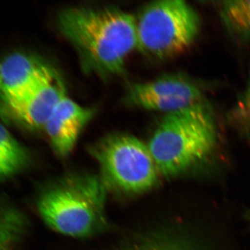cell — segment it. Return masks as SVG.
I'll return each mask as SVG.
<instances>
[{
    "instance_id": "1",
    "label": "cell",
    "mask_w": 250,
    "mask_h": 250,
    "mask_svg": "<svg viewBox=\"0 0 250 250\" xmlns=\"http://www.w3.org/2000/svg\"><path fill=\"white\" fill-rule=\"evenodd\" d=\"M57 24L83 68L100 76L123 72L128 57L137 50L136 18L116 8H66L59 12Z\"/></svg>"
},
{
    "instance_id": "2",
    "label": "cell",
    "mask_w": 250,
    "mask_h": 250,
    "mask_svg": "<svg viewBox=\"0 0 250 250\" xmlns=\"http://www.w3.org/2000/svg\"><path fill=\"white\" fill-rule=\"evenodd\" d=\"M217 141L214 116L201 103L167 113L147 146L159 174L171 178L208 160Z\"/></svg>"
},
{
    "instance_id": "3",
    "label": "cell",
    "mask_w": 250,
    "mask_h": 250,
    "mask_svg": "<svg viewBox=\"0 0 250 250\" xmlns=\"http://www.w3.org/2000/svg\"><path fill=\"white\" fill-rule=\"evenodd\" d=\"M106 186L101 177L70 174L46 188L38 208L45 223L57 232L83 238L106 228Z\"/></svg>"
},
{
    "instance_id": "4",
    "label": "cell",
    "mask_w": 250,
    "mask_h": 250,
    "mask_svg": "<svg viewBox=\"0 0 250 250\" xmlns=\"http://www.w3.org/2000/svg\"><path fill=\"white\" fill-rule=\"evenodd\" d=\"M200 24L197 11L186 1H154L136 18L137 50L157 60L178 56L197 39Z\"/></svg>"
},
{
    "instance_id": "5",
    "label": "cell",
    "mask_w": 250,
    "mask_h": 250,
    "mask_svg": "<svg viewBox=\"0 0 250 250\" xmlns=\"http://www.w3.org/2000/svg\"><path fill=\"white\" fill-rule=\"evenodd\" d=\"M90 152L100 165L106 187L126 194H140L155 187L158 170L147 145L125 134L108 135Z\"/></svg>"
},
{
    "instance_id": "6",
    "label": "cell",
    "mask_w": 250,
    "mask_h": 250,
    "mask_svg": "<svg viewBox=\"0 0 250 250\" xmlns=\"http://www.w3.org/2000/svg\"><path fill=\"white\" fill-rule=\"evenodd\" d=\"M202 98L196 83L182 75H171L131 85L126 100L132 106L169 113L203 103Z\"/></svg>"
},
{
    "instance_id": "7",
    "label": "cell",
    "mask_w": 250,
    "mask_h": 250,
    "mask_svg": "<svg viewBox=\"0 0 250 250\" xmlns=\"http://www.w3.org/2000/svg\"><path fill=\"white\" fill-rule=\"evenodd\" d=\"M55 71L39 59L24 52H14L0 61L1 105L14 104L27 98Z\"/></svg>"
},
{
    "instance_id": "8",
    "label": "cell",
    "mask_w": 250,
    "mask_h": 250,
    "mask_svg": "<svg viewBox=\"0 0 250 250\" xmlns=\"http://www.w3.org/2000/svg\"><path fill=\"white\" fill-rule=\"evenodd\" d=\"M67 95L62 77L54 71L43 84L14 104L2 105L6 116L29 129H44L52 112Z\"/></svg>"
},
{
    "instance_id": "9",
    "label": "cell",
    "mask_w": 250,
    "mask_h": 250,
    "mask_svg": "<svg viewBox=\"0 0 250 250\" xmlns=\"http://www.w3.org/2000/svg\"><path fill=\"white\" fill-rule=\"evenodd\" d=\"M93 115V108L79 104L67 95L61 100L44 128L57 155L65 157L71 153Z\"/></svg>"
},
{
    "instance_id": "10",
    "label": "cell",
    "mask_w": 250,
    "mask_h": 250,
    "mask_svg": "<svg viewBox=\"0 0 250 250\" xmlns=\"http://www.w3.org/2000/svg\"><path fill=\"white\" fill-rule=\"evenodd\" d=\"M220 16L233 40L239 43L250 42V0L223 1Z\"/></svg>"
},
{
    "instance_id": "11",
    "label": "cell",
    "mask_w": 250,
    "mask_h": 250,
    "mask_svg": "<svg viewBox=\"0 0 250 250\" xmlns=\"http://www.w3.org/2000/svg\"><path fill=\"white\" fill-rule=\"evenodd\" d=\"M27 161V150L0 123V179L17 173Z\"/></svg>"
},
{
    "instance_id": "12",
    "label": "cell",
    "mask_w": 250,
    "mask_h": 250,
    "mask_svg": "<svg viewBox=\"0 0 250 250\" xmlns=\"http://www.w3.org/2000/svg\"><path fill=\"white\" fill-rule=\"evenodd\" d=\"M121 250H206L187 237L157 233L135 240Z\"/></svg>"
},
{
    "instance_id": "13",
    "label": "cell",
    "mask_w": 250,
    "mask_h": 250,
    "mask_svg": "<svg viewBox=\"0 0 250 250\" xmlns=\"http://www.w3.org/2000/svg\"><path fill=\"white\" fill-rule=\"evenodd\" d=\"M227 120L242 137L250 141V77L246 90L228 111Z\"/></svg>"
},
{
    "instance_id": "14",
    "label": "cell",
    "mask_w": 250,
    "mask_h": 250,
    "mask_svg": "<svg viewBox=\"0 0 250 250\" xmlns=\"http://www.w3.org/2000/svg\"><path fill=\"white\" fill-rule=\"evenodd\" d=\"M24 223L22 216L16 211L0 208V250H9L22 233Z\"/></svg>"
}]
</instances>
